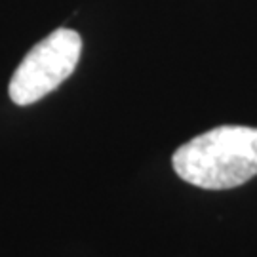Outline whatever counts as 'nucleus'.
Returning <instances> with one entry per match:
<instances>
[{
  "mask_svg": "<svg viewBox=\"0 0 257 257\" xmlns=\"http://www.w3.org/2000/svg\"><path fill=\"white\" fill-rule=\"evenodd\" d=\"M174 170L183 181L223 191L257 175V128L219 126L200 134L174 153Z\"/></svg>",
  "mask_w": 257,
  "mask_h": 257,
  "instance_id": "obj_1",
  "label": "nucleus"
},
{
  "mask_svg": "<svg viewBox=\"0 0 257 257\" xmlns=\"http://www.w3.org/2000/svg\"><path fill=\"white\" fill-rule=\"evenodd\" d=\"M82 38L73 29H57L33 48L10 80V97L16 105H31L52 93L78 65Z\"/></svg>",
  "mask_w": 257,
  "mask_h": 257,
  "instance_id": "obj_2",
  "label": "nucleus"
}]
</instances>
